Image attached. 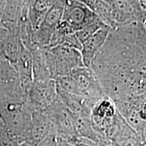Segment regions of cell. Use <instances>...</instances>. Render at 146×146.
Returning a JSON list of instances; mask_svg holds the SVG:
<instances>
[{
  "label": "cell",
  "mask_w": 146,
  "mask_h": 146,
  "mask_svg": "<svg viewBox=\"0 0 146 146\" xmlns=\"http://www.w3.org/2000/svg\"><path fill=\"white\" fill-rule=\"evenodd\" d=\"M114 102L146 93V30L137 22L111 29L90 67Z\"/></svg>",
  "instance_id": "1"
},
{
  "label": "cell",
  "mask_w": 146,
  "mask_h": 146,
  "mask_svg": "<svg viewBox=\"0 0 146 146\" xmlns=\"http://www.w3.org/2000/svg\"><path fill=\"white\" fill-rule=\"evenodd\" d=\"M56 82L58 89L81 96L95 104L105 96L98 78L91 68H79L69 75L56 78Z\"/></svg>",
  "instance_id": "2"
},
{
  "label": "cell",
  "mask_w": 146,
  "mask_h": 146,
  "mask_svg": "<svg viewBox=\"0 0 146 146\" xmlns=\"http://www.w3.org/2000/svg\"><path fill=\"white\" fill-rule=\"evenodd\" d=\"M47 68L52 79L69 75L85 67L80 50L66 45L42 47Z\"/></svg>",
  "instance_id": "3"
},
{
  "label": "cell",
  "mask_w": 146,
  "mask_h": 146,
  "mask_svg": "<svg viewBox=\"0 0 146 146\" xmlns=\"http://www.w3.org/2000/svg\"><path fill=\"white\" fill-rule=\"evenodd\" d=\"M0 118L5 131L18 144L25 143L32 119V113L25 102L0 104Z\"/></svg>",
  "instance_id": "4"
},
{
  "label": "cell",
  "mask_w": 146,
  "mask_h": 146,
  "mask_svg": "<svg viewBox=\"0 0 146 146\" xmlns=\"http://www.w3.org/2000/svg\"><path fill=\"white\" fill-rule=\"evenodd\" d=\"M58 98L56 80H35L25 95V103L31 113L44 112Z\"/></svg>",
  "instance_id": "5"
},
{
  "label": "cell",
  "mask_w": 146,
  "mask_h": 146,
  "mask_svg": "<svg viewBox=\"0 0 146 146\" xmlns=\"http://www.w3.org/2000/svg\"><path fill=\"white\" fill-rule=\"evenodd\" d=\"M8 102H25V94L15 68L0 57V104Z\"/></svg>",
  "instance_id": "6"
},
{
  "label": "cell",
  "mask_w": 146,
  "mask_h": 146,
  "mask_svg": "<svg viewBox=\"0 0 146 146\" xmlns=\"http://www.w3.org/2000/svg\"><path fill=\"white\" fill-rule=\"evenodd\" d=\"M43 113L52 121L59 140L68 141L78 136L74 127L72 114L61 101L59 96Z\"/></svg>",
  "instance_id": "7"
},
{
  "label": "cell",
  "mask_w": 146,
  "mask_h": 146,
  "mask_svg": "<svg viewBox=\"0 0 146 146\" xmlns=\"http://www.w3.org/2000/svg\"><path fill=\"white\" fill-rule=\"evenodd\" d=\"M98 20L100 19L82 1H65L61 23L73 33L82 30Z\"/></svg>",
  "instance_id": "8"
},
{
  "label": "cell",
  "mask_w": 146,
  "mask_h": 146,
  "mask_svg": "<svg viewBox=\"0 0 146 146\" xmlns=\"http://www.w3.org/2000/svg\"><path fill=\"white\" fill-rule=\"evenodd\" d=\"M108 3L112 8V29L137 22L143 23L144 10L140 1L109 0Z\"/></svg>",
  "instance_id": "9"
},
{
  "label": "cell",
  "mask_w": 146,
  "mask_h": 146,
  "mask_svg": "<svg viewBox=\"0 0 146 146\" xmlns=\"http://www.w3.org/2000/svg\"><path fill=\"white\" fill-rule=\"evenodd\" d=\"M64 5L65 1H55L54 5L35 31V39L39 46H49L55 31L62 19Z\"/></svg>",
  "instance_id": "10"
},
{
  "label": "cell",
  "mask_w": 146,
  "mask_h": 146,
  "mask_svg": "<svg viewBox=\"0 0 146 146\" xmlns=\"http://www.w3.org/2000/svg\"><path fill=\"white\" fill-rule=\"evenodd\" d=\"M28 1H3L0 14V25L9 33L20 35L23 15Z\"/></svg>",
  "instance_id": "11"
},
{
  "label": "cell",
  "mask_w": 146,
  "mask_h": 146,
  "mask_svg": "<svg viewBox=\"0 0 146 146\" xmlns=\"http://www.w3.org/2000/svg\"><path fill=\"white\" fill-rule=\"evenodd\" d=\"M55 131L54 125L44 113H32V119L25 143L31 146H36L40 142Z\"/></svg>",
  "instance_id": "12"
},
{
  "label": "cell",
  "mask_w": 146,
  "mask_h": 146,
  "mask_svg": "<svg viewBox=\"0 0 146 146\" xmlns=\"http://www.w3.org/2000/svg\"><path fill=\"white\" fill-rule=\"evenodd\" d=\"M111 29L108 26L104 27L82 44L80 52L85 67H90L92 61L104 45Z\"/></svg>",
  "instance_id": "13"
},
{
  "label": "cell",
  "mask_w": 146,
  "mask_h": 146,
  "mask_svg": "<svg viewBox=\"0 0 146 146\" xmlns=\"http://www.w3.org/2000/svg\"><path fill=\"white\" fill-rule=\"evenodd\" d=\"M58 95L71 114L91 116L95 104L76 95L68 94L57 88Z\"/></svg>",
  "instance_id": "14"
},
{
  "label": "cell",
  "mask_w": 146,
  "mask_h": 146,
  "mask_svg": "<svg viewBox=\"0 0 146 146\" xmlns=\"http://www.w3.org/2000/svg\"><path fill=\"white\" fill-rule=\"evenodd\" d=\"M13 66L19 75L22 87L25 95L33 82V68L31 55L25 45L21 56Z\"/></svg>",
  "instance_id": "15"
},
{
  "label": "cell",
  "mask_w": 146,
  "mask_h": 146,
  "mask_svg": "<svg viewBox=\"0 0 146 146\" xmlns=\"http://www.w3.org/2000/svg\"><path fill=\"white\" fill-rule=\"evenodd\" d=\"M54 2L55 1L50 0L28 1V19L35 31L39 27Z\"/></svg>",
  "instance_id": "16"
},
{
  "label": "cell",
  "mask_w": 146,
  "mask_h": 146,
  "mask_svg": "<svg viewBox=\"0 0 146 146\" xmlns=\"http://www.w3.org/2000/svg\"><path fill=\"white\" fill-rule=\"evenodd\" d=\"M24 45L20 35L8 33L2 46V56L13 66L21 56Z\"/></svg>",
  "instance_id": "17"
},
{
  "label": "cell",
  "mask_w": 146,
  "mask_h": 146,
  "mask_svg": "<svg viewBox=\"0 0 146 146\" xmlns=\"http://www.w3.org/2000/svg\"><path fill=\"white\" fill-rule=\"evenodd\" d=\"M72 116L74 127L78 136L102 143L101 139L93 125L91 116H82L72 114Z\"/></svg>",
  "instance_id": "18"
},
{
  "label": "cell",
  "mask_w": 146,
  "mask_h": 146,
  "mask_svg": "<svg viewBox=\"0 0 146 146\" xmlns=\"http://www.w3.org/2000/svg\"><path fill=\"white\" fill-rule=\"evenodd\" d=\"M28 50L31 55L33 60V81L52 78L47 68L42 47L39 45H35L28 49Z\"/></svg>",
  "instance_id": "19"
},
{
  "label": "cell",
  "mask_w": 146,
  "mask_h": 146,
  "mask_svg": "<svg viewBox=\"0 0 146 146\" xmlns=\"http://www.w3.org/2000/svg\"><path fill=\"white\" fill-rule=\"evenodd\" d=\"M96 15L110 28L112 29V8L108 1L100 0H82Z\"/></svg>",
  "instance_id": "20"
},
{
  "label": "cell",
  "mask_w": 146,
  "mask_h": 146,
  "mask_svg": "<svg viewBox=\"0 0 146 146\" xmlns=\"http://www.w3.org/2000/svg\"><path fill=\"white\" fill-rule=\"evenodd\" d=\"M114 102L110 98L104 96L94 106L91 111V117L96 118H113L117 113Z\"/></svg>",
  "instance_id": "21"
},
{
  "label": "cell",
  "mask_w": 146,
  "mask_h": 146,
  "mask_svg": "<svg viewBox=\"0 0 146 146\" xmlns=\"http://www.w3.org/2000/svg\"><path fill=\"white\" fill-rule=\"evenodd\" d=\"M105 26H106V25L101 20H98L95 23L88 25L82 30L76 32L75 35L77 37L78 41H80V43L83 44L86 40L90 38L91 36L94 35L98 31Z\"/></svg>",
  "instance_id": "22"
},
{
  "label": "cell",
  "mask_w": 146,
  "mask_h": 146,
  "mask_svg": "<svg viewBox=\"0 0 146 146\" xmlns=\"http://www.w3.org/2000/svg\"><path fill=\"white\" fill-rule=\"evenodd\" d=\"M67 142L71 143L74 146H105L98 142L94 141L87 138L81 137L79 136L76 137Z\"/></svg>",
  "instance_id": "23"
},
{
  "label": "cell",
  "mask_w": 146,
  "mask_h": 146,
  "mask_svg": "<svg viewBox=\"0 0 146 146\" xmlns=\"http://www.w3.org/2000/svg\"><path fill=\"white\" fill-rule=\"evenodd\" d=\"M15 140L12 138L4 129L0 132V146H19Z\"/></svg>",
  "instance_id": "24"
},
{
  "label": "cell",
  "mask_w": 146,
  "mask_h": 146,
  "mask_svg": "<svg viewBox=\"0 0 146 146\" xmlns=\"http://www.w3.org/2000/svg\"><path fill=\"white\" fill-rule=\"evenodd\" d=\"M58 138L56 132L52 133L36 146H58Z\"/></svg>",
  "instance_id": "25"
},
{
  "label": "cell",
  "mask_w": 146,
  "mask_h": 146,
  "mask_svg": "<svg viewBox=\"0 0 146 146\" xmlns=\"http://www.w3.org/2000/svg\"><path fill=\"white\" fill-rule=\"evenodd\" d=\"M9 33L4 28H3L0 25V57H3L2 56V46L4 40L6 38L7 35H8Z\"/></svg>",
  "instance_id": "26"
},
{
  "label": "cell",
  "mask_w": 146,
  "mask_h": 146,
  "mask_svg": "<svg viewBox=\"0 0 146 146\" xmlns=\"http://www.w3.org/2000/svg\"><path fill=\"white\" fill-rule=\"evenodd\" d=\"M58 146H74V145L66 141L59 140V142H58Z\"/></svg>",
  "instance_id": "27"
},
{
  "label": "cell",
  "mask_w": 146,
  "mask_h": 146,
  "mask_svg": "<svg viewBox=\"0 0 146 146\" xmlns=\"http://www.w3.org/2000/svg\"><path fill=\"white\" fill-rule=\"evenodd\" d=\"M143 24L145 27V29L146 30V11L144 10V15H143Z\"/></svg>",
  "instance_id": "28"
},
{
  "label": "cell",
  "mask_w": 146,
  "mask_h": 146,
  "mask_svg": "<svg viewBox=\"0 0 146 146\" xmlns=\"http://www.w3.org/2000/svg\"><path fill=\"white\" fill-rule=\"evenodd\" d=\"M140 2H141L142 8L144 10L146 11V1H140Z\"/></svg>",
  "instance_id": "29"
},
{
  "label": "cell",
  "mask_w": 146,
  "mask_h": 146,
  "mask_svg": "<svg viewBox=\"0 0 146 146\" xmlns=\"http://www.w3.org/2000/svg\"><path fill=\"white\" fill-rule=\"evenodd\" d=\"M5 128H4V127H3L2 120H1V118H0V132H1V131H2Z\"/></svg>",
  "instance_id": "30"
},
{
  "label": "cell",
  "mask_w": 146,
  "mask_h": 146,
  "mask_svg": "<svg viewBox=\"0 0 146 146\" xmlns=\"http://www.w3.org/2000/svg\"><path fill=\"white\" fill-rule=\"evenodd\" d=\"M3 1H0V14H1V7H2V5H3Z\"/></svg>",
  "instance_id": "31"
},
{
  "label": "cell",
  "mask_w": 146,
  "mask_h": 146,
  "mask_svg": "<svg viewBox=\"0 0 146 146\" xmlns=\"http://www.w3.org/2000/svg\"><path fill=\"white\" fill-rule=\"evenodd\" d=\"M19 146H31V145H29V144H27V143H21Z\"/></svg>",
  "instance_id": "32"
},
{
  "label": "cell",
  "mask_w": 146,
  "mask_h": 146,
  "mask_svg": "<svg viewBox=\"0 0 146 146\" xmlns=\"http://www.w3.org/2000/svg\"><path fill=\"white\" fill-rule=\"evenodd\" d=\"M143 146H146V140L145 141H144V143H143Z\"/></svg>",
  "instance_id": "33"
}]
</instances>
